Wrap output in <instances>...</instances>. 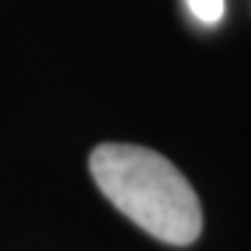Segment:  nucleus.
<instances>
[{"label": "nucleus", "mask_w": 251, "mask_h": 251, "mask_svg": "<svg viewBox=\"0 0 251 251\" xmlns=\"http://www.w3.org/2000/svg\"><path fill=\"white\" fill-rule=\"evenodd\" d=\"M187 8L205 26L221 24L226 16V0H187Z\"/></svg>", "instance_id": "f03ea898"}, {"label": "nucleus", "mask_w": 251, "mask_h": 251, "mask_svg": "<svg viewBox=\"0 0 251 251\" xmlns=\"http://www.w3.org/2000/svg\"><path fill=\"white\" fill-rule=\"evenodd\" d=\"M95 185L146 233L172 246L200 236L202 210L192 185L159 151L133 144H102L90 154Z\"/></svg>", "instance_id": "f257e3e1"}]
</instances>
